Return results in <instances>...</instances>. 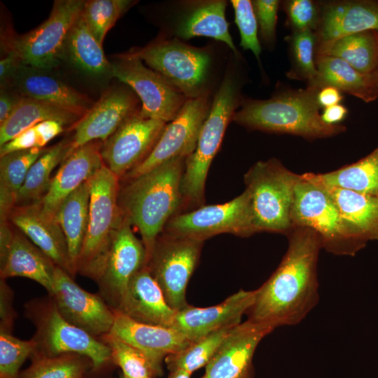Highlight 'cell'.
I'll use <instances>...</instances> for the list:
<instances>
[{
	"label": "cell",
	"mask_w": 378,
	"mask_h": 378,
	"mask_svg": "<svg viewBox=\"0 0 378 378\" xmlns=\"http://www.w3.org/2000/svg\"><path fill=\"white\" fill-rule=\"evenodd\" d=\"M288 246L270 277L254 290L247 321L275 329L298 324L319 300L317 262L322 248L312 228L294 226L286 234Z\"/></svg>",
	"instance_id": "cell-1"
},
{
	"label": "cell",
	"mask_w": 378,
	"mask_h": 378,
	"mask_svg": "<svg viewBox=\"0 0 378 378\" xmlns=\"http://www.w3.org/2000/svg\"><path fill=\"white\" fill-rule=\"evenodd\" d=\"M187 158L165 162L134 178L125 181L118 192L124 216L136 227L150 257L167 222L183 204L181 181Z\"/></svg>",
	"instance_id": "cell-2"
},
{
	"label": "cell",
	"mask_w": 378,
	"mask_h": 378,
	"mask_svg": "<svg viewBox=\"0 0 378 378\" xmlns=\"http://www.w3.org/2000/svg\"><path fill=\"white\" fill-rule=\"evenodd\" d=\"M319 89H286L268 99H244L232 120L250 130L288 134L306 139L328 138L344 132L342 125H328L321 116Z\"/></svg>",
	"instance_id": "cell-3"
},
{
	"label": "cell",
	"mask_w": 378,
	"mask_h": 378,
	"mask_svg": "<svg viewBox=\"0 0 378 378\" xmlns=\"http://www.w3.org/2000/svg\"><path fill=\"white\" fill-rule=\"evenodd\" d=\"M300 175L280 160L258 161L244 175L249 196L254 233L270 232L287 234L292 229L290 211L295 187Z\"/></svg>",
	"instance_id": "cell-4"
},
{
	"label": "cell",
	"mask_w": 378,
	"mask_h": 378,
	"mask_svg": "<svg viewBox=\"0 0 378 378\" xmlns=\"http://www.w3.org/2000/svg\"><path fill=\"white\" fill-rule=\"evenodd\" d=\"M120 178L103 164L90 178L89 220L76 271L96 281L124 214L118 204Z\"/></svg>",
	"instance_id": "cell-5"
},
{
	"label": "cell",
	"mask_w": 378,
	"mask_h": 378,
	"mask_svg": "<svg viewBox=\"0 0 378 378\" xmlns=\"http://www.w3.org/2000/svg\"><path fill=\"white\" fill-rule=\"evenodd\" d=\"M25 315L35 326L32 356L53 357L76 354L90 359L93 370L112 362L109 347L101 340L69 323L58 312L48 297L28 302Z\"/></svg>",
	"instance_id": "cell-6"
},
{
	"label": "cell",
	"mask_w": 378,
	"mask_h": 378,
	"mask_svg": "<svg viewBox=\"0 0 378 378\" xmlns=\"http://www.w3.org/2000/svg\"><path fill=\"white\" fill-rule=\"evenodd\" d=\"M237 89L233 78L226 75L217 90L209 115L204 121L194 152L186 160L181 181L183 204L200 207L204 202L207 173L237 106Z\"/></svg>",
	"instance_id": "cell-7"
},
{
	"label": "cell",
	"mask_w": 378,
	"mask_h": 378,
	"mask_svg": "<svg viewBox=\"0 0 378 378\" xmlns=\"http://www.w3.org/2000/svg\"><path fill=\"white\" fill-rule=\"evenodd\" d=\"M290 220L293 227L313 229L322 248L333 254L354 255L365 245L351 233L330 197L301 175L295 187Z\"/></svg>",
	"instance_id": "cell-8"
},
{
	"label": "cell",
	"mask_w": 378,
	"mask_h": 378,
	"mask_svg": "<svg viewBox=\"0 0 378 378\" xmlns=\"http://www.w3.org/2000/svg\"><path fill=\"white\" fill-rule=\"evenodd\" d=\"M203 242L162 232L147 260L146 266L167 303L176 312L189 305L186 288L197 265Z\"/></svg>",
	"instance_id": "cell-9"
},
{
	"label": "cell",
	"mask_w": 378,
	"mask_h": 378,
	"mask_svg": "<svg viewBox=\"0 0 378 378\" xmlns=\"http://www.w3.org/2000/svg\"><path fill=\"white\" fill-rule=\"evenodd\" d=\"M86 1H55L48 18L35 29L11 38L8 50L14 51L22 65L47 70L58 65L71 27Z\"/></svg>",
	"instance_id": "cell-10"
},
{
	"label": "cell",
	"mask_w": 378,
	"mask_h": 378,
	"mask_svg": "<svg viewBox=\"0 0 378 378\" xmlns=\"http://www.w3.org/2000/svg\"><path fill=\"white\" fill-rule=\"evenodd\" d=\"M133 53L188 99L204 94L211 58L203 50L176 39L151 44Z\"/></svg>",
	"instance_id": "cell-11"
},
{
	"label": "cell",
	"mask_w": 378,
	"mask_h": 378,
	"mask_svg": "<svg viewBox=\"0 0 378 378\" xmlns=\"http://www.w3.org/2000/svg\"><path fill=\"white\" fill-rule=\"evenodd\" d=\"M163 232L200 241L223 233L250 236L254 232L248 194L244 190L228 202L176 214L167 222Z\"/></svg>",
	"instance_id": "cell-12"
},
{
	"label": "cell",
	"mask_w": 378,
	"mask_h": 378,
	"mask_svg": "<svg viewBox=\"0 0 378 378\" xmlns=\"http://www.w3.org/2000/svg\"><path fill=\"white\" fill-rule=\"evenodd\" d=\"M111 75L136 93L142 103L139 114L145 118L171 122L187 100L182 92L146 67L133 52L121 55L111 63Z\"/></svg>",
	"instance_id": "cell-13"
},
{
	"label": "cell",
	"mask_w": 378,
	"mask_h": 378,
	"mask_svg": "<svg viewBox=\"0 0 378 378\" xmlns=\"http://www.w3.org/2000/svg\"><path fill=\"white\" fill-rule=\"evenodd\" d=\"M210 110L208 95L205 93L195 99H187L177 116L166 125L146 158L120 181L134 178L172 159L188 158L196 148L202 127Z\"/></svg>",
	"instance_id": "cell-14"
},
{
	"label": "cell",
	"mask_w": 378,
	"mask_h": 378,
	"mask_svg": "<svg viewBox=\"0 0 378 378\" xmlns=\"http://www.w3.org/2000/svg\"><path fill=\"white\" fill-rule=\"evenodd\" d=\"M132 226L125 216L113 237L104 266L96 280L98 294L113 312L118 311L133 276L147 263L144 245L135 236Z\"/></svg>",
	"instance_id": "cell-15"
},
{
	"label": "cell",
	"mask_w": 378,
	"mask_h": 378,
	"mask_svg": "<svg viewBox=\"0 0 378 378\" xmlns=\"http://www.w3.org/2000/svg\"><path fill=\"white\" fill-rule=\"evenodd\" d=\"M48 295L59 314L69 323L97 338L111 332L115 318L113 309L99 294L80 287L57 266L52 291Z\"/></svg>",
	"instance_id": "cell-16"
},
{
	"label": "cell",
	"mask_w": 378,
	"mask_h": 378,
	"mask_svg": "<svg viewBox=\"0 0 378 378\" xmlns=\"http://www.w3.org/2000/svg\"><path fill=\"white\" fill-rule=\"evenodd\" d=\"M166 122L145 118L139 111L129 117L103 142V163L120 179L149 155L158 141Z\"/></svg>",
	"instance_id": "cell-17"
},
{
	"label": "cell",
	"mask_w": 378,
	"mask_h": 378,
	"mask_svg": "<svg viewBox=\"0 0 378 378\" xmlns=\"http://www.w3.org/2000/svg\"><path fill=\"white\" fill-rule=\"evenodd\" d=\"M320 18L315 34L316 52L337 40L368 30L378 31V1H318Z\"/></svg>",
	"instance_id": "cell-18"
},
{
	"label": "cell",
	"mask_w": 378,
	"mask_h": 378,
	"mask_svg": "<svg viewBox=\"0 0 378 378\" xmlns=\"http://www.w3.org/2000/svg\"><path fill=\"white\" fill-rule=\"evenodd\" d=\"M273 330L247 320L240 323L206 365L202 378H254L255 351L260 341Z\"/></svg>",
	"instance_id": "cell-19"
},
{
	"label": "cell",
	"mask_w": 378,
	"mask_h": 378,
	"mask_svg": "<svg viewBox=\"0 0 378 378\" xmlns=\"http://www.w3.org/2000/svg\"><path fill=\"white\" fill-rule=\"evenodd\" d=\"M102 144L100 140L88 142L74 150L62 162L40 202L45 217L57 220L65 200L101 168L104 164L101 155Z\"/></svg>",
	"instance_id": "cell-20"
},
{
	"label": "cell",
	"mask_w": 378,
	"mask_h": 378,
	"mask_svg": "<svg viewBox=\"0 0 378 378\" xmlns=\"http://www.w3.org/2000/svg\"><path fill=\"white\" fill-rule=\"evenodd\" d=\"M254 290H240L218 304L197 307L188 305L176 312L171 328L191 342L227 327L236 326L252 304Z\"/></svg>",
	"instance_id": "cell-21"
},
{
	"label": "cell",
	"mask_w": 378,
	"mask_h": 378,
	"mask_svg": "<svg viewBox=\"0 0 378 378\" xmlns=\"http://www.w3.org/2000/svg\"><path fill=\"white\" fill-rule=\"evenodd\" d=\"M137 100L128 90L118 88L106 92L74 125L73 150L88 142L105 141L136 110Z\"/></svg>",
	"instance_id": "cell-22"
},
{
	"label": "cell",
	"mask_w": 378,
	"mask_h": 378,
	"mask_svg": "<svg viewBox=\"0 0 378 378\" xmlns=\"http://www.w3.org/2000/svg\"><path fill=\"white\" fill-rule=\"evenodd\" d=\"M110 334L142 352L150 360L158 376L162 374V363L168 356L177 353L191 342L178 330L135 321L114 312Z\"/></svg>",
	"instance_id": "cell-23"
},
{
	"label": "cell",
	"mask_w": 378,
	"mask_h": 378,
	"mask_svg": "<svg viewBox=\"0 0 378 378\" xmlns=\"http://www.w3.org/2000/svg\"><path fill=\"white\" fill-rule=\"evenodd\" d=\"M9 220L49 256L57 267L74 278L76 273L71 265L62 229L57 220L43 216L40 202L15 206Z\"/></svg>",
	"instance_id": "cell-24"
},
{
	"label": "cell",
	"mask_w": 378,
	"mask_h": 378,
	"mask_svg": "<svg viewBox=\"0 0 378 378\" xmlns=\"http://www.w3.org/2000/svg\"><path fill=\"white\" fill-rule=\"evenodd\" d=\"M117 312L139 323L171 327L176 312L146 265L132 278Z\"/></svg>",
	"instance_id": "cell-25"
},
{
	"label": "cell",
	"mask_w": 378,
	"mask_h": 378,
	"mask_svg": "<svg viewBox=\"0 0 378 378\" xmlns=\"http://www.w3.org/2000/svg\"><path fill=\"white\" fill-rule=\"evenodd\" d=\"M56 267L49 256L14 226L8 246L0 254L1 279L26 277L38 283L50 294Z\"/></svg>",
	"instance_id": "cell-26"
},
{
	"label": "cell",
	"mask_w": 378,
	"mask_h": 378,
	"mask_svg": "<svg viewBox=\"0 0 378 378\" xmlns=\"http://www.w3.org/2000/svg\"><path fill=\"white\" fill-rule=\"evenodd\" d=\"M11 83L24 97L46 102L83 115L90 109V100L85 95L41 69L21 65Z\"/></svg>",
	"instance_id": "cell-27"
},
{
	"label": "cell",
	"mask_w": 378,
	"mask_h": 378,
	"mask_svg": "<svg viewBox=\"0 0 378 378\" xmlns=\"http://www.w3.org/2000/svg\"><path fill=\"white\" fill-rule=\"evenodd\" d=\"M316 187L330 197L354 237L365 244L369 240H378V196L342 188Z\"/></svg>",
	"instance_id": "cell-28"
},
{
	"label": "cell",
	"mask_w": 378,
	"mask_h": 378,
	"mask_svg": "<svg viewBox=\"0 0 378 378\" xmlns=\"http://www.w3.org/2000/svg\"><path fill=\"white\" fill-rule=\"evenodd\" d=\"M301 176L316 186L342 188L378 196V146L353 164L327 173L307 172Z\"/></svg>",
	"instance_id": "cell-29"
},
{
	"label": "cell",
	"mask_w": 378,
	"mask_h": 378,
	"mask_svg": "<svg viewBox=\"0 0 378 378\" xmlns=\"http://www.w3.org/2000/svg\"><path fill=\"white\" fill-rule=\"evenodd\" d=\"M316 66L318 76L312 87L319 90L326 86L334 87L367 103L378 98L371 76L360 73L343 59L317 55Z\"/></svg>",
	"instance_id": "cell-30"
},
{
	"label": "cell",
	"mask_w": 378,
	"mask_h": 378,
	"mask_svg": "<svg viewBox=\"0 0 378 378\" xmlns=\"http://www.w3.org/2000/svg\"><path fill=\"white\" fill-rule=\"evenodd\" d=\"M83 115L46 102L23 97L9 117L0 125V146L41 122L52 120L71 127Z\"/></svg>",
	"instance_id": "cell-31"
},
{
	"label": "cell",
	"mask_w": 378,
	"mask_h": 378,
	"mask_svg": "<svg viewBox=\"0 0 378 378\" xmlns=\"http://www.w3.org/2000/svg\"><path fill=\"white\" fill-rule=\"evenodd\" d=\"M90 178L65 200L57 216V220L66 239L72 267L76 274L77 262L88 226Z\"/></svg>",
	"instance_id": "cell-32"
},
{
	"label": "cell",
	"mask_w": 378,
	"mask_h": 378,
	"mask_svg": "<svg viewBox=\"0 0 378 378\" xmlns=\"http://www.w3.org/2000/svg\"><path fill=\"white\" fill-rule=\"evenodd\" d=\"M48 148L10 153L0 159V223L9 220L18 193L32 164Z\"/></svg>",
	"instance_id": "cell-33"
},
{
	"label": "cell",
	"mask_w": 378,
	"mask_h": 378,
	"mask_svg": "<svg viewBox=\"0 0 378 378\" xmlns=\"http://www.w3.org/2000/svg\"><path fill=\"white\" fill-rule=\"evenodd\" d=\"M225 7L226 1L222 0L201 4L180 22L176 35L184 39L195 36L213 38L224 42L237 54L225 19Z\"/></svg>",
	"instance_id": "cell-34"
},
{
	"label": "cell",
	"mask_w": 378,
	"mask_h": 378,
	"mask_svg": "<svg viewBox=\"0 0 378 378\" xmlns=\"http://www.w3.org/2000/svg\"><path fill=\"white\" fill-rule=\"evenodd\" d=\"M72 151L71 140H64L48 148L30 167L18 193L15 206L39 203L50 187L52 172Z\"/></svg>",
	"instance_id": "cell-35"
},
{
	"label": "cell",
	"mask_w": 378,
	"mask_h": 378,
	"mask_svg": "<svg viewBox=\"0 0 378 378\" xmlns=\"http://www.w3.org/2000/svg\"><path fill=\"white\" fill-rule=\"evenodd\" d=\"M343 59L361 74L370 76L378 64V31L368 30L341 38L316 52Z\"/></svg>",
	"instance_id": "cell-36"
},
{
	"label": "cell",
	"mask_w": 378,
	"mask_h": 378,
	"mask_svg": "<svg viewBox=\"0 0 378 378\" xmlns=\"http://www.w3.org/2000/svg\"><path fill=\"white\" fill-rule=\"evenodd\" d=\"M65 46L72 62L85 71L94 75L111 74V63L101 45L80 14L67 34Z\"/></svg>",
	"instance_id": "cell-37"
},
{
	"label": "cell",
	"mask_w": 378,
	"mask_h": 378,
	"mask_svg": "<svg viewBox=\"0 0 378 378\" xmlns=\"http://www.w3.org/2000/svg\"><path fill=\"white\" fill-rule=\"evenodd\" d=\"M235 326L215 331L191 343L186 349L166 357L164 362L170 371L181 370L190 374L206 367Z\"/></svg>",
	"instance_id": "cell-38"
},
{
	"label": "cell",
	"mask_w": 378,
	"mask_h": 378,
	"mask_svg": "<svg viewBox=\"0 0 378 378\" xmlns=\"http://www.w3.org/2000/svg\"><path fill=\"white\" fill-rule=\"evenodd\" d=\"M286 41L290 61L287 76L290 79L306 81L307 86L313 85L318 76L315 32L311 30L292 31L286 37Z\"/></svg>",
	"instance_id": "cell-39"
},
{
	"label": "cell",
	"mask_w": 378,
	"mask_h": 378,
	"mask_svg": "<svg viewBox=\"0 0 378 378\" xmlns=\"http://www.w3.org/2000/svg\"><path fill=\"white\" fill-rule=\"evenodd\" d=\"M32 358L22 378H83L89 365L92 366L90 359L76 354Z\"/></svg>",
	"instance_id": "cell-40"
},
{
	"label": "cell",
	"mask_w": 378,
	"mask_h": 378,
	"mask_svg": "<svg viewBox=\"0 0 378 378\" xmlns=\"http://www.w3.org/2000/svg\"><path fill=\"white\" fill-rule=\"evenodd\" d=\"M100 340L109 347L112 362L122 370L124 376L128 378H155L158 376L148 358L136 348L110 333Z\"/></svg>",
	"instance_id": "cell-41"
},
{
	"label": "cell",
	"mask_w": 378,
	"mask_h": 378,
	"mask_svg": "<svg viewBox=\"0 0 378 378\" xmlns=\"http://www.w3.org/2000/svg\"><path fill=\"white\" fill-rule=\"evenodd\" d=\"M135 3L136 1L131 0L87 1L81 15L94 37L102 45L108 30Z\"/></svg>",
	"instance_id": "cell-42"
},
{
	"label": "cell",
	"mask_w": 378,
	"mask_h": 378,
	"mask_svg": "<svg viewBox=\"0 0 378 378\" xmlns=\"http://www.w3.org/2000/svg\"><path fill=\"white\" fill-rule=\"evenodd\" d=\"M34 349L32 339L22 340L0 331V378H18L20 368Z\"/></svg>",
	"instance_id": "cell-43"
},
{
	"label": "cell",
	"mask_w": 378,
	"mask_h": 378,
	"mask_svg": "<svg viewBox=\"0 0 378 378\" xmlns=\"http://www.w3.org/2000/svg\"><path fill=\"white\" fill-rule=\"evenodd\" d=\"M231 4L234 10L235 22L240 33V46L244 50H251L260 62L261 46L252 2L249 0H232Z\"/></svg>",
	"instance_id": "cell-44"
},
{
	"label": "cell",
	"mask_w": 378,
	"mask_h": 378,
	"mask_svg": "<svg viewBox=\"0 0 378 378\" xmlns=\"http://www.w3.org/2000/svg\"><path fill=\"white\" fill-rule=\"evenodd\" d=\"M281 4L286 14V24L292 31H316L320 18L318 1L287 0Z\"/></svg>",
	"instance_id": "cell-45"
},
{
	"label": "cell",
	"mask_w": 378,
	"mask_h": 378,
	"mask_svg": "<svg viewBox=\"0 0 378 378\" xmlns=\"http://www.w3.org/2000/svg\"><path fill=\"white\" fill-rule=\"evenodd\" d=\"M255 16L259 27L260 36L265 44L273 46L276 41V25L279 1H251Z\"/></svg>",
	"instance_id": "cell-46"
},
{
	"label": "cell",
	"mask_w": 378,
	"mask_h": 378,
	"mask_svg": "<svg viewBox=\"0 0 378 378\" xmlns=\"http://www.w3.org/2000/svg\"><path fill=\"white\" fill-rule=\"evenodd\" d=\"M36 147L44 148L41 146L40 136L34 125L0 146V157L12 152Z\"/></svg>",
	"instance_id": "cell-47"
},
{
	"label": "cell",
	"mask_w": 378,
	"mask_h": 378,
	"mask_svg": "<svg viewBox=\"0 0 378 378\" xmlns=\"http://www.w3.org/2000/svg\"><path fill=\"white\" fill-rule=\"evenodd\" d=\"M0 316L1 332L10 333L14 321V312L12 308L13 293L5 282L1 279L0 285Z\"/></svg>",
	"instance_id": "cell-48"
},
{
	"label": "cell",
	"mask_w": 378,
	"mask_h": 378,
	"mask_svg": "<svg viewBox=\"0 0 378 378\" xmlns=\"http://www.w3.org/2000/svg\"><path fill=\"white\" fill-rule=\"evenodd\" d=\"M22 65L18 55L13 50H7V55L0 61L1 88H5L12 82L13 77Z\"/></svg>",
	"instance_id": "cell-49"
},
{
	"label": "cell",
	"mask_w": 378,
	"mask_h": 378,
	"mask_svg": "<svg viewBox=\"0 0 378 378\" xmlns=\"http://www.w3.org/2000/svg\"><path fill=\"white\" fill-rule=\"evenodd\" d=\"M35 128L38 132L42 147L48 143L54 137L64 131L63 123L56 120H46L36 124Z\"/></svg>",
	"instance_id": "cell-50"
},
{
	"label": "cell",
	"mask_w": 378,
	"mask_h": 378,
	"mask_svg": "<svg viewBox=\"0 0 378 378\" xmlns=\"http://www.w3.org/2000/svg\"><path fill=\"white\" fill-rule=\"evenodd\" d=\"M0 95V125L9 117L15 106L23 97L20 94H13L1 88Z\"/></svg>",
	"instance_id": "cell-51"
},
{
	"label": "cell",
	"mask_w": 378,
	"mask_h": 378,
	"mask_svg": "<svg viewBox=\"0 0 378 378\" xmlns=\"http://www.w3.org/2000/svg\"><path fill=\"white\" fill-rule=\"evenodd\" d=\"M342 93L340 90L334 87H323L318 90L317 94L318 103L321 108L338 104L344 98Z\"/></svg>",
	"instance_id": "cell-52"
},
{
	"label": "cell",
	"mask_w": 378,
	"mask_h": 378,
	"mask_svg": "<svg viewBox=\"0 0 378 378\" xmlns=\"http://www.w3.org/2000/svg\"><path fill=\"white\" fill-rule=\"evenodd\" d=\"M348 114V109L342 104H338L324 108L321 113L322 120L328 125H338Z\"/></svg>",
	"instance_id": "cell-53"
},
{
	"label": "cell",
	"mask_w": 378,
	"mask_h": 378,
	"mask_svg": "<svg viewBox=\"0 0 378 378\" xmlns=\"http://www.w3.org/2000/svg\"><path fill=\"white\" fill-rule=\"evenodd\" d=\"M191 374L181 370L170 371L167 378H190Z\"/></svg>",
	"instance_id": "cell-54"
},
{
	"label": "cell",
	"mask_w": 378,
	"mask_h": 378,
	"mask_svg": "<svg viewBox=\"0 0 378 378\" xmlns=\"http://www.w3.org/2000/svg\"><path fill=\"white\" fill-rule=\"evenodd\" d=\"M372 80L373 81L375 90L378 94V64L374 72L370 75Z\"/></svg>",
	"instance_id": "cell-55"
},
{
	"label": "cell",
	"mask_w": 378,
	"mask_h": 378,
	"mask_svg": "<svg viewBox=\"0 0 378 378\" xmlns=\"http://www.w3.org/2000/svg\"><path fill=\"white\" fill-rule=\"evenodd\" d=\"M118 378H128L125 376H124L123 374L120 375Z\"/></svg>",
	"instance_id": "cell-56"
}]
</instances>
